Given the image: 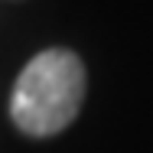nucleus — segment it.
I'll use <instances>...</instances> for the list:
<instances>
[{"label":"nucleus","instance_id":"f257e3e1","mask_svg":"<svg viewBox=\"0 0 153 153\" xmlns=\"http://www.w3.org/2000/svg\"><path fill=\"white\" fill-rule=\"evenodd\" d=\"M85 98V65L68 49H46L20 72L10 117L30 137H52L75 121Z\"/></svg>","mask_w":153,"mask_h":153}]
</instances>
